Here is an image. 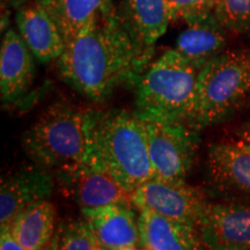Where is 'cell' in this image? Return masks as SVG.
I'll return each instance as SVG.
<instances>
[{"label": "cell", "instance_id": "1", "mask_svg": "<svg viewBox=\"0 0 250 250\" xmlns=\"http://www.w3.org/2000/svg\"><path fill=\"white\" fill-rule=\"evenodd\" d=\"M153 55L125 26L114 5L68 41L58 58L59 73L92 101L108 99L120 86L137 85Z\"/></svg>", "mask_w": 250, "mask_h": 250}, {"label": "cell", "instance_id": "2", "mask_svg": "<svg viewBox=\"0 0 250 250\" xmlns=\"http://www.w3.org/2000/svg\"><path fill=\"white\" fill-rule=\"evenodd\" d=\"M87 155L131 193L152 177L145 123L136 114L95 111Z\"/></svg>", "mask_w": 250, "mask_h": 250}, {"label": "cell", "instance_id": "3", "mask_svg": "<svg viewBox=\"0 0 250 250\" xmlns=\"http://www.w3.org/2000/svg\"><path fill=\"white\" fill-rule=\"evenodd\" d=\"M95 111L66 102L50 105L24 132L27 155L46 169H62L86 159Z\"/></svg>", "mask_w": 250, "mask_h": 250}, {"label": "cell", "instance_id": "4", "mask_svg": "<svg viewBox=\"0 0 250 250\" xmlns=\"http://www.w3.org/2000/svg\"><path fill=\"white\" fill-rule=\"evenodd\" d=\"M201 68L177 50L152 62L136 85V112L144 121L187 123Z\"/></svg>", "mask_w": 250, "mask_h": 250}, {"label": "cell", "instance_id": "5", "mask_svg": "<svg viewBox=\"0 0 250 250\" xmlns=\"http://www.w3.org/2000/svg\"><path fill=\"white\" fill-rule=\"evenodd\" d=\"M249 98L250 51H224L199 72L187 124L199 131L220 123Z\"/></svg>", "mask_w": 250, "mask_h": 250}, {"label": "cell", "instance_id": "6", "mask_svg": "<svg viewBox=\"0 0 250 250\" xmlns=\"http://www.w3.org/2000/svg\"><path fill=\"white\" fill-rule=\"evenodd\" d=\"M144 123L153 179L173 183L186 182L198 148V131L187 123L156 121H144Z\"/></svg>", "mask_w": 250, "mask_h": 250}, {"label": "cell", "instance_id": "7", "mask_svg": "<svg viewBox=\"0 0 250 250\" xmlns=\"http://www.w3.org/2000/svg\"><path fill=\"white\" fill-rule=\"evenodd\" d=\"M62 190L81 210L98 208L114 203L132 204V193L124 189L103 166L87 155L83 161L56 170Z\"/></svg>", "mask_w": 250, "mask_h": 250}, {"label": "cell", "instance_id": "8", "mask_svg": "<svg viewBox=\"0 0 250 250\" xmlns=\"http://www.w3.org/2000/svg\"><path fill=\"white\" fill-rule=\"evenodd\" d=\"M132 204L139 210H149L174 220L198 227L208 206L203 192L183 183L151 179L131 195Z\"/></svg>", "mask_w": 250, "mask_h": 250}, {"label": "cell", "instance_id": "9", "mask_svg": "<svg viewBox=\"0 0 250 250\" xmlns=\"http://www.w3.org/2000/svg\"><path fill=\"white\" fill-rule=\"evenodd\" d=\"M198 229L208 250H250V206L208 204Z\"/></svg>", "mask_w": 250, "mask_h": 250}, {"label": "cell", "instance_id": "10", "mask_svg": "<svg viewBox=\"0 0 250 250\" xmlns=\"http://www.w3.org/2000/svg\"><path fill=\"white\" fill-rule=\"evenodd\" d=\"M51 170L35 165L2 179L0 187V230L8 229L23 210L45 201L54 191Z\"/></svg>", "mask_w": 250, "mask_h": 250}, {"label": "cell", "instance_id": "11", "mask_svg": "<svg viewBox=\"0 0 250 250\" xmlns=\"http://www.w3.org/2000/svg\"><path fill=\"white\" fill-rule=\"evenodd\" d=\"M211 183L226 192L250 196V148L245 143H219L208 151Z\"/></svg>", "mask_w": 250, "mask_h": 250}, {"label": "cell", "instance_id": "12", "mask_svg": "<svg viewBox=\"0 0 250 250\" xmlns=\"http://www.w3.org/2000/svg\"><path fill=\"white\" fill-rule=\"evenodd\" d=\"M30 49L13 29L5 34L0 50V92L4 103H14L29 90L35 74Z\"/></svg>", "mask_w": 250, "mask_h": 250}, {"label": "cell", "instance_id": "13", "mask_svg": "<svg viewBox=\"0 0 250 250\" xmlns=\"http://www.w3.org/2000/svg\"><path fill=\"white\" fill-rule=\"evenodd\" d=\"M83 213L103 248L121 250L140 245L138 219L131 204L114 203L98 208H83Z\"/></svg>", "mask_w": 250, "mask_h": 250}, {"label": "cell", "instance_id": "14", "mask_svg": "<svg viewBox=\"0 0 250 250\" xmlns=\"http://www.w3.org/2000/svg\"><path fill=\"white\" fill-rule=\"evenodd\" d=\"M140 246L149 250H204L197 226L149 210H140Z\"/></svg>", "mask_w": 250, "mask_h": 250}, {"label": "cell", "instance_id": "15", "mask_svg": "<svg viewBox=\"0 0 250 250\" xmlns=\"http://www.w3.org/2000/svg\"><path fill=\"white\" fill-rule=\"evenodd\" d=\"M17 23L21 37L39 62L55 61L64 52L66 42L57 23L36 1L19 9Z\"/></svg>", "mask_w": 250, "mask_h": 250}, {"label": "cell", "instance_id": "16", "mask_svg": "<svg viewBox=\"0 0 250 250\" xmlns=\"http://www.w3.org/2000/svg\"><path fill=\"white\" fill-rule=\"evenodd\" d=\"M227 33L214 13L193 19L187 22V28L180 34L175 50L202 70L208 62L226 51Z\"/></svg>", "mask_w": 250, "mask_h": 250}, {"label": "cell", "instance_id": "17", "mask_svg": "<svg viewBox=\"0 0 250 250\" xmlns=\"http://www.w3.org/2000/svg\"><path fill=\"white\" fill-rule=\"evenodd\" d=\"M118 13L131 35L146 48H152L171 22L167 0H124Z\"/></svg>", "mask_w": 250, "mask_h": 250}, {"label": "cell", "instance_id": "18", "mask_svg": "<svg viewBox=\"0 0 250 250\" xmlns=\"http://www.w3.org/2000/svg\"><path fill=\"white\" fill-rule=\"evenodd\" d=\"M36 2L54 19L66 43L114 5L112 0H36Z\"/></svg>", "mask_w": 250, "mask_h": 250}, {"label": "cell", "instance_id": "19", "mask_svg": "<svg viewBox=\"0 0 250 250\" xmlns=\"http://www.w3.org/2000/svg\"><path fill=\"white\" fill-rule=\"evenodd\" d=\"M28 250H45L56 230V210L49 201H41L23 210L8 228Z\"/></svg>", "mask_w": 250, "mask_h": 250}, {"label": "cell", "instance_id": "20", "mask_svg": "<svg viewBox=\"0 0 250 250\" xmlns=\"http://www.w3.org/2000/svg\"><path fill=\"white\" fill-rule=\"evenodd\" d=\"M92 225L87 219L65 220L56 227L46 250H100Z\"/></svg>", "mask_w": 250, "mask_h": 250}, {"label": "cell", "instance_id": "21", "mask_svg": "<svg viewBox=\"0 0 250 250\" xmlns=\"http://www.w3.org/2000/svg\"><path fill=\"white\" fill-rule=\"evenodd\" d=\"M213 13L227 31L250 36V0H218Z\"/></svg>", "mask_w": 250, "mask_h": 250}, {"label": "cell", "instance_id": "22", "mask_svg": "<svg viewBox=\"0 0 250 250\" xmlns=\"http://www.w3.org/2000/svg\"><path fill=\"white\" fill-rule=\"evenodd\" d=\"M171 21L189 22L213 13L218 0H167Z\"/></svg>", "mask_w": 250, "mask_h": 250}, {"label": "cell", "instance_id": "23", "mask_svg": "<svg viewBox=\"0 0 250 250\" xmlns=\"http://www.w3.org/2000/svg\"><path fill=\"white\" fill-rule=\"evenodd\" d=\"M0 250H28L12 236L8 229L1 230L0 235ZM46 250V249H45Z\"/></svg>", "mask_w": 250, "mask_h": 250}, {"label": "cell", "instance_id": "24", "mask_svg": "<svg viewBox=\"0 0 250 250\" xmlns=\"http://www.w3.org/2000/svg\"><path fill=\"white\" fill-rule=\"evenodd\" d=\"M24 2V0H1V8L7 9L8 7H18Z\"/></svg>", "mask_w": 250, "mask_h": 250}, {"label": "cell", "instance_id": "25", "mask_svg": "<svg viewBox=\"0 0 250 250\" xmlns=\"http://www.w3.org/2000/svg\"><path fill=\"white\" fill-rule=\"evenodd\" d=\"M242 142H243V143H245V144H246V145H247V146H248V147L250 148V136H246V137H245V139H243V140H242Z\"/></svg>", "mask_w": 250, "mask_h": 250}, {"label": "cell", "instance_id": "26", "mask_svg": "<svg viewBox=\"0 0 250 250\" xmlns=\"http://www.w3.org/2000/svg\"><path fill=\"white\" fill-rule=\"evenodd\" d=\"M121 250H140V249L136 248V247H129V248H124V249H121Z\"/></svg>", "mask_w": 250, "mask_h": 250}, {"label": "cell", "instance_id": "27", "mask_svg": "<svg viewBox=\"0 0 250 250\" xmlns=\"http://www.w3.org/2000/svg\"><path fill=\"white\" fill-rule=\"evenodd\" d=\"M100 250H109V249H107V248H103V247H101V248H100Z\"/></svg>", "mask_w": 250, "mask_h": 250}, {"label": "cell", "instance_id": "28", "mask_svg": "<svg viewBox=\"0 0 250 250\" xmlns=\"http://www.w3.org/2000/svg\"><path fill=\"white\" fill-rule=\"evenodd\" d=\"M146 250H149V249H146Z\"/></svg>", "mask_w": 250, "mask_h": 250}]
</instances>
